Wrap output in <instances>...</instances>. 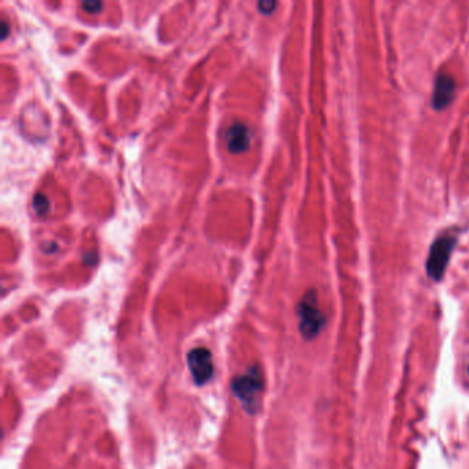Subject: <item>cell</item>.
I'll return each mask as SVG.
<instances>
[{
    "mask_svg": "<svg viewBox=\"0 0 469 469\" xmlns=\"http://www.w3.org/2000/svg\"><path fill=\"white\" fill-rule=\"evenodd\" d=\"M225 142L232 154H241L251 147L252 131L245 123L235 121L226 130Z\"/></svg>",
    "mask_w": 469,
    "mask_h": 469,
    "instance_id": "5b68a950",
    "label": "cell"
},
{
    "mask_svg": "<svg viewBox=\"0 0 469 469\" xmlns=\"http://www.w3.org/2000/svg\"><path fill=\"white\" fill-rule=\"evenodd\" d=\"M297 317L303 337L311 340L320 334L325 326V317L318 307L315 291H308L303 296L297 306Z\"/></svg>",
    "mask_w": 469,
    "mask_h": 469,
    "instance_id": "7a4b0ae2",
    "label": "cell"
},
{
    "mask_svg": "<svg viewBox=\"0 0 469 469\" xmlns=\"http://www.w3.org/2000/svg\"><path fill=\"white\" fill-rule=\"evenodd\" d=\"M82 7L87 11V13H91V14H95V13H99L101 8H102V3L101 1H95V0H86L82 3Z\"/></svg>",
    "mask_w": 469,
    "mask_h": 469,
    "instance_id": "9c48e42d",
    "label": "cell"
},
{
    "mask_svg": "<svg viewBox=\"0 0 469 469\" xmlns=\"http://www.w3.org/2000/svg\"><path fill=\"white\" fill-rule=\"evenodd\" d=\"M278 3L274 1V0H262L258 3V7H259V11L262 14H271L275 8H277Z\"/></svg>",
    "mask_w": 469,
    "mask_h": 469,
    "instance_id": "ba28073f",
    "label": "cell"
},
{
    "mask_svg": "<svg viewBox=\"0 0 469 469\" xmlns=\"http://www.w3.org/2000/svg\"><path fill=\"white\" fill-rule=\"evenodd\" d=\"M456 94V82L449 75H439L435 82L434 95H432V106L437 111L447 108Z\"/></svg>",
    "mask_w": 469,
    "mask_h": 469,
    "instance_id": "8992f818",
    "label": "cell"
},
{
    "mask_svg": "<svg viewBox=\"0 0 469 469\" xmlns=\"http://www.w3.org/2000/svg\"><path fill=\"white\" fill-rule=\"evenodd\" d=\"M263 389V376L258 368H249L232 382V391L242 404L244 409L254 414L258 409L259 395Z\"/></svg>",
    "mask_w": 469,
    "mask_h": 469,
    "instance_id": "6da1fadb",
    "label": "cell"
},
{
    "mask_svg": "<svg viewBox=\"0 0 469 469\" xmlns=\"http://www.w3.org/2000/svg\"><path fill=\"white\" fill-rule=\"evenodd\" d=\"M32 206H33V211L36 212L37 216H44L49 213L50 211V201L49 199L42 194V193H36L33 196V201H32Z\"/></svg>",
    "mask_w": 469,
    "mask_h": 469,
    "instance_id": "52a82bcc",
    "label": "cell"
},
{
    "mask_svg": "<svg viewBox=\"0 0 469 469\" xmlns=\"http://www.w3.org/2000/svg\"><path fill=\"white\" fill-rule=\"evenodd\" d=\"M187 366L196 384L204 385L213 377L215 366L212 354L204 347H197L187 354Z\"/></svg>",
    "mask_w": 469,
    "mask_h": 469,
    "instance_id": "277c9868",
    "label": "cell"
},
{
    "mask_svg": "<svg viewBox=\"0 0 469 469\" xmlns=\"http://www.w3.org/2000/svg\"><path fill=\"white\" fill-rule=\"evenodd\" d=\"M0 33H1V40H4L7 37V33H8V25H7L6 21L1 23V32Z\"/></svg>",
    "mask_w": 469,
    "mask_h": 469,
    "instance_id": "30bf717a",
    "label": "cell"
},
{
    "mask_svg": "<svg viewBox=\"0 0 469 469\" xmlns=\"http://www.w3.org/2000/svg\"><path fill=\"white\" fill-rule=\"evenodd\" d=\"M456 246V237L442 235L431 246L427 259V273L434 281H439L446 271L451 252Z\"/></svg>",
    "mask_w": 469,
    "mask_h": 469,
    "instance_id": "3957f363",
    "label": "cell"
}]
</instances>
